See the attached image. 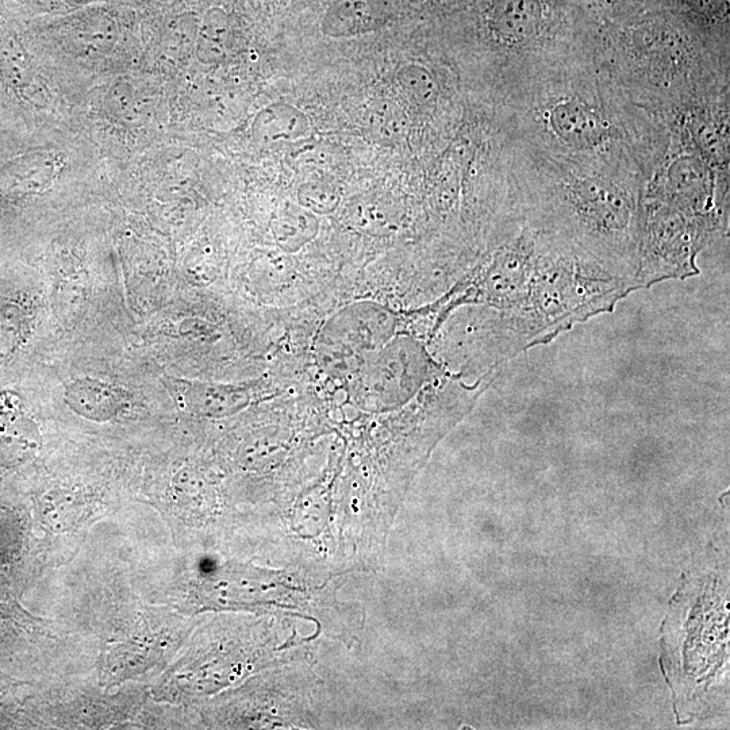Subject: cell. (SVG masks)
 <instances>
[{
    "mask_svg": "<svg viewBox=\"0 0 730 730\" xmlns=\"http://www.w3.org/2000/svg\"><path fill=\"white\" fill-rule=\"evenodd\" d=\"M215 268H217V261H215V255L210 249L205 251L202 248L201 251L191 253V256H188V276L194 280H199V283H202L203 280L210 282Z\"/></svg>",
    "mask_w": 730,
    "mask_h": 730,
    "instance_id": "9a60e30c",
    "label": "cell"
},
{
    "mask_svg": "<svg viewBox=\"0 0 730 730\" xmlns=\"http://www.w3.org/2000/svg\"><path fill=\"white\" fill-rule=\"evenodd\" d=\"M397 82L407 101L417 109L430 110L440 96L436 76L421 64L405 65L398 71Z\"/></svg>",
    "mask_w": 730,
    "mask_h": 730,
    "instance_id": "30bf717a",
    "label": "cell"
},
{
    "mask_svg": "<svg viewBox=\"0 0 730 730\" xmlns=\"http://www.w3.org/2000/svg\"><path fill=\"white\" fill-rule=\"evenodd\" d=\"M298 201L299 206L313 214L328 215L337 210L341 199L333 184L325 180H310L299 187Z\"/></svg>",
    "mask_w": 730,
    "mask_h": 730,
    "instance_id": "7c38bea8",
    "label": "cell"
},
{
    "mask_svg": "<svg viewBox=\"0 0 730 730\" xmlns=\"http://www.w3.org/2000/svg\"><path fill=\"white\" fill-rule=\"evenodd\" d=\"M695 14L705 18H716L728 7V0H685Z\"/></svg>",
    "mask_w": 730,
    "mask_h": 730,
    "instance_id": "2e32d148",
    "label": "cell"
},
{
    "mask_svg": "<svg viewBox=\"0 0 730 730\" xmlns=\"http://www.w3.org/2000/svg\"><path fill=\"white\" fill-rule=\"evenodd\" d=\"M130 401L132 397L124 388L98 379H75L64 390V402L69 409L88 421L114 420L128 409Z\"/></svg>",
    "mask_w": 730,
    "mask_h": 730,
    "instance_id": "5b68a950",
    "label": "cell"
},
{
    "mask_svg": "<svg viewBox=\"0 0 730 730\" xmlns=\"http://www.w3.org/2000/svg\"><path fill=\"white\" fill-rule=\"evenodd\" d=\"M22 333V315L18 307H6L0 314V360L18 345Z\"/></svg>",
    "mask_w": 730,
    "mask_h": 730,
    "instance_id": "4fadbf2b",
    "label": "cell"
},
{
    "mask_svg": "<svg viewBox=\"0 0 730 730\" xmlns=\"http://www.w3.org/2000/svg\"><path fill=\"white\" fill-rule=\"evenodd\" d=\"M390 17L387 0H334L321 21L330 38H353L378 32Z\"/></svg>",
    "mask_w": 730,
    "mask_h": 730,
    "instance_id": "8992f818",
    "label": "cell"
},
{
    "mask_svg": "<svg viewBox=\"0 0 730 730\" xmlns=\"http://www.w3.org/2000/svg\"><path fill=\"white\" fill-rule=\"evenodd\" d=\"M318 219L302 206L287 205L272 221L275 240L286 252H295L318 233Z\"/></svg>",
    "mask_w": 730,
    "mask_h": 730,
    "instance_id": "ba28073f",
    "label": "cell"
},
{
    "mask_svg": "<svg viewBox=\"0 0 730 730\" xmlns=\"http://www.w3.org/2000/svg\"><path fill=\"white\" fill-rule=\"evenodd\" d=\"M645 184L517 144V209L525 225L584 270L640 287Z\"/></svg>",
    "mask_w": 730,
    "mask_h": 730,
    "instance_id": "7a4b0ae2",
    "label": "cell"
},
{
    "mask_svg": "<svg viewBox=\"0 0 730 730\" xmlns=\"http://www.w3.org/2000/svg\"><path fill=\"white\" fill-rule=\"evenodd\" d=\"M372 119H374L372 122L376 126V132L383 133L386 137L401 134L403 125H405L403 113L388 101L376 106Z\"/></svg>",
    "mask_w": 730,
    "mask_h": 730,
    "instance_id": "5bb4252c",
    "label": "cell"
},
{
    "mask_svg": "<svg viewBox=\"0 0 730 730\" xmlns=\"http://www.w3.org/2000/svg\"><path fill=\"white\" fill-rule=\"evenodd\" d=\"M165 386L180 407L198 416H229L251 401V393L244 386L192 382L171 376L165 380Z\"/></svg>",
    "mask_w": 730,
    "mask_h": 730,
    "instance_id": "277c9868",
    "label": "cell"
},
{
    "mask_svg": "<svg viewBox=\"0 0 730 730\" xmlns=\"http://www.w3.org/2000/svg\"><path fill=\"white\" fill-rule=\"evenodd\" d=\"M310 132L311 122L307 115L288 103L265 107L253 122V136L267 146L294 144Z\"/></svg>",
    "mask_w": 730,
    "mask_h": 730,
    "instance_id": "52a82bcc",
    "label": "cell"
},
{
    "mask_svg": "<svg viewBox=\"0 0 730 730\" xmlns=\"http://www.w3.org/2000/svg\"><path fill=\"white\" fill-rule=\"evenodd\" d=\"M517 144L647 186L664 130L594 59L571 57L514 88Z\"/></svg>",
    "mask_w": 730,
    "mask_h": 730,
    "instance_id": "6da1fadb",
    "label": "cell"
},
{
    "mask_svg": "<svg viewBox=\"0 0 730 730\" xmlns=\"http://www.w3.org/2000/svg\"><path fill=\"white\" fill-rule=\"evenodd\" d=\"M544 5L541 0H493L487 28L491 40L513 69L514 87L537 73L562 63L543 51ZM566 61V60H564Z\"/></svg>",
    "mask_w": 730,
    "mask_h": 730,
    "instance_id": "3957f363",
    "label": "cell"
},
{
    "mask_svg": "<svg viewBox=\"0 0 730 730\" xmlns=\"http://www.w3.org/2000/svg\"><path fill=\"white\" fill-rule=\"evenodd\" d=\"M229 23L224 11L207 13L198 41V57L202 63L217 64L225 59L228 49Z\"/></svg>",
    "mask_w": 730,
    "mask_h": 730,
    "instance_id": "8fae6325",
    "label": "cell"
},
{
    "mask_svg": "<svg viewBox=\"0 0 730 730\" xmlns=\"http://www.w3.org/2000/svg\"><path fill=\"white\" fill-rule=\"evenodd\" d=\"M348 211L349 222L353 228L361 232L386 236L397 226V213L386 199L376 197H363L356 201L353 199Z\"/></svg>",
    "mask_w": 730,
    "mask_h": 730,
    "instance_id": "9c48e42d",
    "label": "cell"
}]
</instances>
